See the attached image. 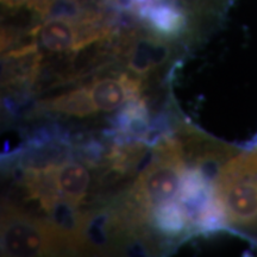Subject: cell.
<instances>
[{"label":"cell","mask_w":257,"mask_h":257,"mask_svg":"<svg viewBox=\"0 0 257 257\" xmlns=\"http://www.w3.org/2000/svg\"><path fill=\"white\" fill-rule=\"evenodd\" d=\"M214 194L231 223H256L257 148L234 157L219 170L214 182Z\"/></svg>","instance_id":"1"},{"label":"cell","mask_w":257,"mask_h":257,"mask_svg":"<svg viewBox=\"0 0 257 257\" xmlns=\"http://www.w3.org/2000/svg\"><path fill=\"white\" fill-rule=\"evenodd\" d=\"M175 149V148H174ZM169 153L163 160L148 167L140 176L137 184L138 200L148 206L167 204L180 194L184 172L176 154Z\"/></svg>","instance_id":"2"},{"label":"cell","mask_w":257,"mask_h":257,"mask_svg":"<svg viewBox=\"0 0 257 257\" xmlns=\"http://www.w3.org/2000/svg\"><path fill=\"white\" fill-rule=\"evenodd\" d=\"M48 232L27 219H14L3 230V250L11 256H36L48 249Z\"/></svg>","instance_id":"3"},{"label":"cell","mask_w":257,"mask_h":257,"mask_svg":"<svg viewBox=\"0 0 257 257\" xmlns=\"http://www.w3.org/2000/svg\"><path fill=\"white\" fill-rule=\"evenodd\" d=\"M95 110L111 112L119 108L130 96L138 94V83L134 80L106 78L87 88Z\"/></svg>","instance_id":"4"},{"label":"cell","mask_w":257,"mask_h":257,"mask_svg":"<svg viewBox=\"0 0 257 257\" xmlns=\"http://www.w3.org/2000/svg\"><path fill=\"white\" fill-rule=\"evenodd\" d=\"M53 179L57 191L69 202L78 204L87 193L91 175L79 163H64L56 168Z\"/></svg>","instance_id":"5"},{"label":"cell","mask_w":257,"mask_h":257,"mask_svg":"<svg viewBox=\"0 0 257 257\" xmlns=\"http://www.w3.org/2000/svg\"><path fill=\"white\" fill-rule=\"evenodd\" d=\"M41 40L48 50L62 53L74 47H79L78 31L72 22L66 18H54L43 25Z\"/></svg>","instance_id":"6"},{"label":"cell","mask_w":257,"mask_h":257,"mask_svg":"<svg viewBox=\"0 0 257 257\" xmlns=\"http://www.w3.org/2000/svg\"><path fill=\"white\" fill-rule=\"evenodd\" d=\"M147 17L157 31L163 34H175L184 27L185 19L176 9L170 5L159 4L148 9Z\"/></svg>","instance_id":"7"},{"label":"cell","mask_w":257,"mask_h":257,"mask_svg":"<svg viewBox=\"0 0 257 257\" xmlns=\"http://www.w3.org/2000/svg\"><path fill=\"white\" fill-rule=\"evenodd\" d=\"M51 107L74 115H87L95 110L88 89H78L53 100Z\"/></svg>","instance_id":"8"},{"label":"cell","mask_w":257,"mask_h":257,"mask_svg":"<svg viewBox=\"0 0 257 257\" xmlns=\"http://www.w3.org/2000/svg\"><path fill=\"white\" fill-rule=\"evenodd\" d=\"M186 212L179 205L172 201L162 204L156 208L155 220L160 230L167 233H176L185 227Z\"/></svg>","instance_id":"9"},{"label":"cell","mask_w":257,"mask_h":257,"mask_svg":"<svg viewBox=\"0 0 257 257\" xmlns=\"http://www.w3.org/2000/svg\"><path fill=\"white\" fill-rule=\"evenodd\" d=\"M166 49L161 46H154L149 42H141L135 50L130 66L136 73L147 72L153 64L165 59Z\"/></svg>","instance_id":"10"},{"label":"cell","mask_w":257,"mask_h":257,"mask_svg":"<svg viewBox=\"0 0 257 257\" xmlns=\"http://www.w3.org/2000/svg\"><path fill=\"white\" fill-rule=\"evenodd\" d=\"M134 2H137V3H147V2H149V0H134Z\"/></svg>","instance_id":"11"}]
</instances>
